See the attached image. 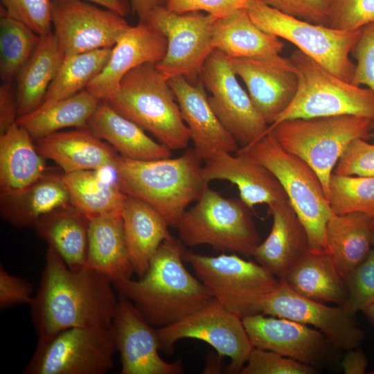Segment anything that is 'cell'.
Instances as JSON below:
<instances>
[{"mask_svg": "<svg viewBox=\"0 0 374 374\" xmlns=\"http://www.w3.org/2000/svg\"><path fill=\"white\" fill-rule=\"evenodd\" d=\"M327 199L337 215L362 213L374 217V177L339 175L332 173Z\"/></svg>", "mask_w": 374, "mask_h": 374, "instance_id": "f35d334b", "label": "cell"}, {"mask_svg": "<svg viewBox=\"0 0 374 374\" xmlns=\"http://www.w3.org/2000/svg\"><path fill=\"white\" fill-rule=\"evenodd\" d=\"M350 53L357 61L350 83L358 87L366 85L374 93V23L361 28ZM371 130H374V120Z\"/></svg>", "mask_w": 374, "mask_h": 374, "instance_id": "ee69618b", "label": "cell"}, {"mask_svg": "<svg viewBox=\"0 0 374 374\" xmlns=\"http://www.w3.org/2000/svg\"><path fill=\"white\" fill-rule=\"evenodd\" d=\"M212 44L229 57H265L280 55L285 44L251 20L246 8L217 18L213 25Z\"/></svg>", "mask_w": 374, "mask_h": 374, "instance_id": "f1b7e54d", "label": "cell"}, {"mask_svg": "<svg viewBox=\"0 0 374 374\" xmlns=\"http://www.w3.org/2000/svg\"><path fill=\"white\" fill-rule=\"evenodd\" d=\"M1 13L18 20L39 35L52 30L53 0H1Z\"/></svg>", "mask_w": 374, "mask_h": 374, "instance_id": "b9f144b4", "label": "cell"}, {"mask_svg": "<svg viewBox=\"0 0 374 374\" xmlns=\"http://www.w3.org/2000/svg\"><path fill=\"white\" fill-rule=\"evenodd\" d=\"M74 0H53V1H66ZM96 3L106 9L110 10L115 13L123 17L127 15L130 10V4L126 0H80Z\"/></svg>", "mask_w": 374, "mask_h": 374, "instance_id": "f5cc1de1", "label": "cell"}, {"mask_svg": "<svg viewBox=\"0 0 374 374\" xmlns=\"http://www.w3.org/2000/svg\"><path fill=\"white\" fill-rule=\"evenodd\" d=\"M363 312L374 326V304L371 305L368 308L364 310Z\"/></svg>", "mask_w": 374, "mask_h": 374, "instance_id": "db71d44e", "label": "cell"}, {"mask_svg": "<svg viewBox=\"0 0 374 374\" xmlns=\"http://www.w3.org/2000/svg\"><path fill=\"white\" fill-rule=\"evenodd\" d=\"M232 69L247 86L250 99L269 126L291 104L298 78L290 57H229Z\"/></svg>", "mask_w": 374, "mask_h": 374, "instance_id": "d6986e66", "label": "cell"}, {"mask_svg": "<svg viewBox=\"0 0 374 374\" xmlns=\"http://www.w3.org/2000/svg\"><path fill=\"white\" fill-rule=\"evenodd\" d=\"M161 350L171 354L175 344L183 339H199L211 345L218 356L231 359L229 371L240 373L253 348L242 319L215 299L188 317L157 328Z\"/></svg>", "mask_w": 374, "mask_h": 374, "instance_id": "4fadbf2b", "label": "cell"}, {"mask_svg": "<svg viewBox=\"0 0 374 374\" xmlns=\"http://www.w3.org/2000/svg\"><path fill=\"white\" fill-rule=\"evenodd\" d=\"M100 101L84 89L72 96L42 105L19 117L17 122L34 140L66 127L86 128Z\"/></svg>", "mask_w": 374, "mask_h": 374, "instance_id": "e575fe53", "label": "cell"}, {"mask_svg": "<svg viewBox=\"0 0 374 374\" xmlns=\"http://www.w3.org/2000/svg\"><path fill=\"white\" fill-rule=\"evenodd\" d=\"M64 57L54 33L40 35L35 49L16 76L18 118L42 105Z\"/></svg>", "mask_w": 374, "mask_h": 374, "instance_id": "4dcf8cb0", "label": "cell"}, {"mask_svg": "<svg viewBox=\"0 0 374 374\" xmlns=\"http://www.w3.org/2000/svg\"><path fill=\"white\" fill-rule=\"evenodd\" d=\"M52 25L65 55L112 48L130 27L123 17L88 1H53Z\"/></svg>", "mask_w": 374, "mask_h": 374, "instance_id": "2e32d148", "label": "cell"}, {"mask_svg": "<svg viewBox=\"0 0 374 374\" xmlns=\"http://www.w3.org/2000/svg\"><path fill=\"white\" fill-rule=\"evenodd\" d=\"M260 314L285 318L314 327L340 350H348L359 347L365 336L355 316L343 306H328L304 297L282 280L278 289L263 303Z\"/></svg>", "mask_w": 374, "mask_h": 374, "instance_id": "e0dca14e", "label": "cell"}, {"mask_svg": "<svg viewBox=\"0 0 374 374\" xmlns=\"http://www.w3.org/2000/svg\"><path fill=\"white\" fill-rule=\"evenodd\" d=\"M166 3L167 0H130L131 8L141 22L145 20L154 8L166 6Z\"/></svg>", "mask_w": 374, "mask_h": 374, "instance_id": "816d5d0a", "label": "cell"}, {"mask_svg": "<svg viewBox=\"0 0 374 374\" xmlns=\"http://www.w3.org/2000/svg\"><path fill=\"white\" fill-rule=\"evenodd\" d=\"M203 177L206 183L212 180H226L237 186L240 198L251 209L258 204L268 206L288 200L282 186L265 166L247 155L236 152H220L204 161Z\"/></svg>", "mask_w": 374, "mask_h": 374, "instance_id": "7402d4cb", "label": "cell"}, {"mask_svg": "<svg viewBox=\"0 0 374 374\" xmlns=\"http://www.w3.org/2000/svg\"><path fill=\"white\" fill-rule=\"evenodd\" d=\"M333 173L374 177V144L361 138L353 140L339 158Z\"/></svg>", "mask_w": 374, "mask_h": 374, "instance_id": "f6af8a7d", "label": "cell"}, {"mask_svg": "<svg viewBox=\"0 0 374 374\" xmlns=\"http://www.w3.org/2000/svg\"><path fill=\"white\" fill-rule=\"evenodd\" d=\"M242 322L253 348L270 350L317 368L337 359L339 349L318 329L263 314Z\"/></svg>", "mask_w": 374, "mask_h": 374, "instance_id": "9a60e30c", "label": "cell"}, {"mask_svg": "<svg viewBox=\"0 0 374 374\" xmlns=\"http://www.w3.org/2000/svg\"><path fill=\"white\" fill-rule=\"evenodd\" d=\"M184 258L212 296L241 319L260 314L280 280L267 269L236 254L208 256L184 251Z\"/></svg>", "mask_w": 374, "mask_h": 374, "instance_id": "9c48e42d", "label": "cell"}, {"mask_svg": "<svg viewBox=\"0 0 374 374\" xmlns=\"http://www.w3.org/2000/svg\"><path fill=\"white\" fill-rule=\"evenodd\" d=\"M111 328L119 350L122 374H179L180 360L168 362L159 355L157 328L149 323L128 299L118 301Z\"/></svg>", "mask_w": 374, "mask_h": 374, "instance_id": "ac0fdd59", "label": "cell"}, {"mask_svg": "<svg viewBox=\"0 0 374 374\" xmlns=\"http://www.w3.org/2000/svg\"><path fill=\"white\" fill-rule=\"evenodd\" d=\"M372 218L355 212L332 213L326 224V238L330 255L345 279L371 250Z\"/></svg>", "mask_w": 374, "mask_h": 374, "instance_id": "836d02e7", "label": "cell"}, {"mask_svg": "<svg viewBox=\"0 0 374 374\" xmlns=\"http://www.w3.org/2000/svg\"><path fill=\"white\" fill-rule=\"evenodd\" d=\"M328 26L354 31L374 23V0H327Z\"/></svg>", "mask_w": 374, "mask_h": 374, "instance_id": "60d3db41", "label": "cell"}, {"mask_svg": "<svg viewBox=\"0 0 374 374\" xmlns=\"http://www.w3.org/2000/svg\"><path fill=\"white\" fill-rule=\"evenodd\" d=\"M116 346L111 327L72 328L48 342L38 341L25 374H105Z\"/></svg>", "mask_w": 374, "mask_h": 374, "instance_id": "8fae6325", "label": "cell"}, {"mask_svg": "<svg viewBox=\"0 0 374 374\" xmlns=\"http://www.w3.org/2000/svg\"><path fill=\"white\" fill-rule=\"evenodd\" d=\"M265 166L277 179L304 226L309 250L330 254L326 224L332 214L321 181L303 160L285 150L267 132L237 151Z\"/></svg>", "mask_w": 374, "mask_h": 374, "instance_id": "277c9868", "label": "cell"}, {"mask_svg": "<svg viewBox=\"0 0 374 374\" xmlns=\"http://www.w3.org/2000/svg\"><path fill=\"white\" fill-rule=\"evenodd\" d=\"M105 101L170 150L187 148L189 130L168 80L155 65L145 63L132 69Z\"/></svg>", "mask_w": 374, "mask_h": 374, "instance_id": "5b68a950", "label": "cell"}, {"mask_svg": "<svg viewBox=\"0 0 374 374\" xmlns=\"http://www.w3.org/2000/svg\"><path fill=\"white\" fill-rule=\"evenodd\" d=\"M202 161L190 148L176 158L134 160L118 155L112 169L125 194L150 204L175 227L187 206L208 186Z\"/></svg>", "mask_w": 374, "mask_h": 374, "instance_id": "3957f363", "label": "cell"}, {"mask_svg": "<svg viewBox=\"0 0 374 374\" xmlns=\"http://www.w3.org/2000/svg\"><path fill=\"white\" fill-rule=\"evenodd\" d=\"M280 280L299 294L323 303L342 305L348 298L346 280L326 252L308 250Z\"/></svg>", "mask_w": 374, "mask_h": 374, "instance_id": "f546056e", "label": "cell"}, {"mask_svg": "<svg viewBox=\"0 0 374 374\" xmlns=\"http://www.w3.org/2000/svg\"><path fill=\"white\" fill-rule=\"evenodd\" d=\"M97 171L88 170L62 175L70 204L89 220L121 214L127 195L116 182L103 180Z\"/></svg>", "mask_w": 374, "mask_h": 374, "instance_id": "d590c367", "label": "cell"}, {"mask_svg": "<svg viewBox=\"0 0 374 374\" xmlns=\"http://www.w3.org/2000/svg\"><path fill=\"white\" fill-rule=\"evenodd\" d=\"M89 220L71 204L41 217L33 226L71 270L87 267Z\"/></svg>", "mask_w": 374, "mask_h": 374, "instance_id": "1f68e13d", "label": "cell"}, {"mask_svg": "<svg viewBox=\"0 0 374 374\" xmlns=\"http://www.w3.org/2000/svg\"><path fill=\"white\" fill-rule=\"evenodd\" d=\"M371 240L372 244L374 246V217L372 218L371 221Z\"/></svg>", "mask_w": 374, "mask_h": 374, "instance_id": "11a10c76", "label": "cell"}, {"mask_svg": "<svg viewBox=\"0 0 374 374\" xmlns=\"http://www.w3.org/2000/svg\"><path fill=\"white\" fill-rule=\"evenodd\" d=\"M40 39L22 22L1 13L0 78L12 82L30 57Z\"/></svg>", "mask_w": 374, "mask_h": 374, "instance_id": "74e56055", "label": "cell"}, {"mask_svg": "<svg viewBox=\"0 0 374 374\" xmlns=\"http://www.w3.org/2000/svg\"><path fill=\"white\" fill-rule=\"evenodd\" d=\"M229 57L214 49L205 60L200 79L211 96L208 103L240 148L248 146L267 132L269 125L238 82Z\"/></svg>", "mask_w": 374, "mask_h": 374, "instance_id": "5bb4252c", "label": "cell"}, {"mask_svg": "<svg viewBox=\"0 0 374 374\" xmlns=\"http://www.w3.org/2000/svg\"><path fill=\"white\" fill-rule=\"evenodd\" d=\"M341 366L345 374H363L366 371L368 359L364 351L357 347L347 350Z\"/></svg>", "mask_w": 374, "mask_h": 374, "instance_id": "f907efd6", "label": "cell"}, {"mask_svg": "<svg viewBox=\"0 0 374 374\" xmlns=\"http://www.w3.org/2000/svg\"><path fill=\"white\" fill-rule=\"evenodd\" d=\"M2 219L16 227L33 226L43 215L70 204L62 175L45 174L14 194L0 195Z\"/></svg>", "mask_w": 374, "mask_h": 374, "instance_id": "d6a6232c", "label": "cell"}, {"mask_svg": "<svg viewBox=\"0 0 374 374\" xmlns=\"http://www.w3.org/2000/svg\"><path fill=\"white\" fill-rule=\"evenodd\" d=\"M251 210L240 198L224 197L208 186L175 228L186 246L206 244L253 256L260 237Z\"/></svg>", "mask_w": 374, "mask_h": 374, "instance_id": "52a82bcc", "label": "cell"}, {"mask_svg": "<svg viewBox=\"0 0 374 374\" xmlns=\"http://www.w3.org/2000/svg\"><path fill=\"white\" fill-rule=\"evenodd\" d=\"M371 138L374 139V130L371 132Z\"/></svg>", "mask_w": 374, "mask_h": 374, "instance_id": "9f6ffc18", "label": "cell"}, {"mask_svg": "<svg viewBox=\"0 0 374 374\" xmlns=\"http://www.w3.org/2000/svg\"><path fill=\"white\" fill-rule=\"evenodd\" d=\"M249 0H167L166 8L184 14L190 12H205L216 18L225 17L233 11L246 8Z\"/></svg>", "mask_w": 374, "mask_h": 374, "instance_id": "7dc6e473", "label": "cell"}, {"mask_svg": "<svg viewBox=\"0 0 374 374\" xmlns=\"http://www.w3.org/2000/svg\"><path fill=\"white\" fill-rule=\"evenodd\" d=\"M246 9L262 30L292 43L332 73L351 82L355 64L349 54L361 29L344 31L312 24L284 14L259 0H249Z\"/></svg>", "mask_w": 374, "mask_h": 374, "instance_id": "30bf717a", "label": "cell"}, {"mask_svg": "<svg viewBox=\"0 0 374 374\" xmlns=\"http://www.w3.org/2000/svg\"><path fill=\"white\" fill-rule=\"evenodd\" d=\"M112 282L85 267L70 269L48 247L37 294L30 307L39 342L72 328H109L118 301Z\"/></svg>", "mask_w": 374, "mask_h": 374, "instance_id": "6da1fadb", "label": "cell"}, {"mask_svg": "<svg viewBox=\"0 0 374 374\" xmlns=\"http://www.w3.org/2000/svg\"><path fill=\"white\" fill-rule=\"evenodd\" d=\"M33 140L17 122L0 134V195L19 192L46 173Z\"/></svg>", "mask_w": 374, "mask_h": 374, "instance_id": "4316f807", "label": "cell"}, {"mask_svg": "<svg viewBox=\"0 0 374 374\" xmlns=\"http://www.w3.org/2000/svg\"><path fill=\"white\" fill-rule=\"evenodd\" d=\"M317 368L273 351L253 348L240 374H316Z\"/></svg>", "mask_w": 374, "mask_h": 374, "instance_id": "7bdbcfd3", "label": "cell"}, {"mask_svg": "<svg viewBox=\"0 0 374 374\" xmlns=\"http://www.w3.org/2000/svg\"><path fill=\"white\" fill-rule=\"evenodd\" d=\"M167 39L146 22L131 26L113 46L110 57L102 70L85 88L100 100L115 93L123 78L145 63L158 64L165 56Z\"/></svg>", "mask_w": 374, "mask_h": 374, "instance_id": "44dd1931", "label": "cell"}, {"mask_svg": "<svg viewBox=\"0 0 374 374\" xmlns=\"http://www.w3.org/2000/svg\"><path fill=\"white\" fill-rule=\"evenodd\" d=\"M168 84L189 130L193 149L202 160L238 150L239 145L213 111L201 79L192 83L184 75H178L170 78Z\"/></svg>", "mask_w": 374, "mask_h": 374, "instance_id": "ffe728a7", "label": "cell"}, {"mask_svg": "<svg viewBox=\"0 0 374 374\" xmlns=\"http://www.w3.org/2000/svg\"><path fill=\"white\" fill-rule=\"evenodd\" d=\"M12 82H3L0 86V134L15 124L18 118L16 90Z\"/></svg>", "mask_w": 374, "mask_h": 374, "instance_id": "681fc988", "label": "cell"}, {"mask_svg": "<svg viewBox=\"0 0 374 374\" xmlns=\"http://www.w3.org/2000/svg\"><path fill=\"white\" fill-rule=\"evenodd\" d=\"M39 154L54 161L64 173L112 168L118 154L88 128L57 132L35 140Z\"/></svg>", "mask_w": 374, "mask_h": 374, "instance_id": "cb8c5ba5", "label": "cell"}, {"mask_svg": "<svg viewBox=\"0 0 374 374\" xmlns=\"http://www.w3.org/2000/svg\"><path fill=\"white\" fill-rule=\"evenodd\" d=\"M273 224L267 238L253 253L258 264L278 279L309 250L306 231L289 200L268 206Z\"/></svg>", "mask_w": 374, "mask_h": 374, "instance_id": "603a6c76", "label": "cell"}, {"mask_svg": "<svg viewBox=\"0 0 374 374\" xmlns=\"http://www.w3.org/2000/svg\"><path fill=\"white\" fill-rule=\"evenodd\" d=\"M290 59L298 78V88L291 104L274 123L341 115L374 120V93L370 89L342 80L299 49Z\"/></svg>", "mask_w": 374, "mask_h": 374, "instance_id": "ba28073f", "label": "cell"}, {"mask_svg": "<svg viewBox=\"0 0 374 374\" xmlns=\"http://www.w3.org/2000/svg\"><path fill=\"white\" fill-rule=\"evenodd\" d=\"M181 241L171 238L162 242L145 274L112 283L142 316L157 328L173 324L204 308L214 298L184 263Z\"/></svg>", "mask_w": 374, "mask_h": 374, "instance_id": "7a4b0ae2", "label": "cell"}, {"mask_svg": "<svg viewBox=\"0 0 374 374\" xmlns=\"http://www.w3.org/2000/svg\"><path fill=\"white\" fill-rule=\"evenodd\" d=\"M33 287L26 280L9 274L0 267V308L3 310L21 303H30Z\"/></svg>", "mask_w": 374, "mask_h": 374, "instance_id": "c3c4849f", "label": "cell"}, {"mask_svg": "<svg viewBox=\"0 0 374 374\" xmlns=\"http://www.w3.org/2000/svg\"><path fill=\"white\" fill-rule=\"evenodd\" d=\"M88 128L120 155L134 160L170 157L171 150L148 136L137 124L101 100L88 121Z\"/></svg>", "mask_w": 374, "mask_h": 374, "instance_id": "d4e9b609", "label": "cell"}, {"mask_svg": "<svg viewBox=\"0 0 374 374\" xmlns=\"http://www.w3.org/2000/svg\"><path fill=\"white\" fill-rule=\"evenodd\" d=\"M371 123L369 118L353 115L295 118L272 124L267 132L285 150L313 169L327 197L330 179L339 158L353 140L371 138Z\"/></svg>", "mask_w": 374, "mask_h": 374, "instance_id": "8992f818", "label": "cell"}, {"mask_svg": "<svg viewBox=\"0 0 374 374\" xmlns=\"http://www.w3.org/2000/svg\"><path fill=\"white\" fill-rule=\"evenodd\" d=\"M86 266L103 274L112 283L131 278L134 269L125 242L121 214L89 219Z\"/></svg>", "mask_w": 374, "mask_h": 374, "instance_id": "83f0119b", "label": "cell"}, {"mask_svg": "<svg viewBox=\"0 0 374 374\" xmlns=\"http://www.w3.org/2000/svg\"><path fill=\"white\" fill-rule=\"evenodd\" d=\"M284 14L328 26L327 0H259Z\"/></svg>", "mask_w": 374, "mask_h": 374, "instance_id": "bcb514c9", "label": "cell"}, {"mask_svg": "<svg viewBox=\"0 0 374 374\" xmlns=\"http://www.w3.org/2000/svg\"><path fill=\"white\" fill-rule=\"evenodd\" d=\"M121 215L134 272L141 277L159 246L173 237L168 230L170 224L152 206L128 195Z\"/></svg>", "mask_w": 374, "mask_h": 374, "instance_id": "484cf974", "label": "cell"}, {"mask_svg": "<svg viewBox=\"0 0 374 374\" xmlns=\"http://www.w3.org/2000/svg\"><path fill=\"white\" fill-rule=\"evenodd\" d=\"M112 48L65 55L42 105L72 96L84 89L104 69L110 57Z\"/></svg>", "mask_w": 374, "mask_h": 374, "instance_id": "8d00e7d4", "label": "cell"}, {"mask_svg": "<svg viewBox=\"0 0 374 374\" xmlns=\"http://www.w3.org/2000/svg\"><path fill=\"white\" fill-rule=\"evenodd\" d=\"M348 298L343 306L356 315L374 304V249L345 278Z\"/></svg>", "mask_w": 374, "mask_h": 374, "instance_id": "ab89813d", "label": "cell"}, {"mask_svg": "<svg viewBox=\"0 0 374 374\" xmlns=\"http://www.w3.org/2000/svg\"><path fill=\"white\" fill-rule=\"evenodd\" d=\"M216 19L202 12L178 14L166 6L149 13L143 22L157 29L167 39L165 56L155 65L167 80L184 75L195 83L200 79L203 64L214 50L212 31Z\"/></svg>", "mask_w": 374, "mask_h": 374, "instance_id": "7c38bea8", "label": "cell"}]
</instances>
